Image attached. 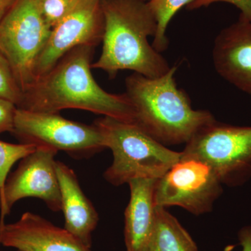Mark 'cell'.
<instances>
[{
  "label": "cell",
  "mask_w": 251,
  "mask_h": 251,
  "mask_svg": "<svg viewBox=\"0 0 251 251\" xmlns=\"http://www.w3.org/2000/svg\"></svg>",
  "instance_id": "d4e9b609"
},
{
  "label": "cell",
  "mask_w": 251,
  "mask_h": 251,
  "mask_svg": "<svg viewBox=\"0 0 251 251\" xmlns=\"http://www.w3.org/2000/svg\"><path fill=\"white\" fill-rule=\"evenodd\" d=\"M18 0H0V21L12 9Z\"/></svg>",
  "instance_id": "603a6c76"
},
{
  "label": "cell",
  "mask_w": 251,
  "mask_h": 251,
  "mask_svg": "<svg viewBox=\"0 0 251 251\" xmlns=\"http://www.w3.org/2000/svg\"><path fill=\"white\" fill-rule=\"evenodd\" d=\"M150 251H198L186 229L166 208L156 206V221Z\"/></svg>",
  "instance_id": "9a60e30c"
},
{
  "label": "cell",
  "mask_w": 251,
  "mask_h": 251,
  "mask_svg": "<svg viewBox=\"0 0 251 251\" xmlns=\"http://www.w3.org/2000/svg\"><path fill=\"white\" fill-rule=\"evenodd\" d=\"M143 1H150V0H143Z\"/></svg>",
  "instance_id": "cb8c5ba5"
},
{
  "label": "cell",
  "mask_w": 251,
  "mask_h": 251,
  "mask_svg": "<svg viewBox=\"0 0 251 251\" xmlns=\"http://www.w3.org/2000/svg\"><path fill=\"white\" fill-rule=\"evenodd\" d=\"M193 0H150L148 1L150 9L157 22V31L152 46L158 52H162L168 49V40L166 35L167 29L175 14L187 6Z\"/></svg>",
  "instance_id": "2e32d148"
},
{
  "label": "cell",
  "mask_w": 251,
  "mask_h": 251,
  "mask_svg": "<svg viewBox=\"0 0 251 251\" xmlns=\"http://www.w3.org/2000/svg\"><path fill=\"white\" fill-rule=\"evenodd\" d=\"M176 67L154 78L138 74L126 79L135 125L163 145L186 144L203 127L215 121L207 110H194L175 81Z\"/></svg>",
  "instance_id": "3957f363"
},
{
  "label": "cell",
  "mask_w": 251,
  "mask_h": 251,
  "mask_svg": "<svg viewBox=\"0 0 251 251\" xmlns=\"http://www.w3.org/2000/svg\"><path fill=\"white\" fill-rule=\"evenodd\" d=\"M39 0H18L0 21V52L24 92L34 80L38 59L50 35Z\"/></svg>",
  "instance_id": "8992f818"
},
{
  "label": "cell",
  "mask_w": 251,
  "mask_h": 251,
  "mask_svg": "<svg viewBox=\"0 0 251 251\" xmlns=\"http://www.w3.org/2000/svg\"><path fill=\"white\" fill-rule=\"evenodd\" d=\"M11 133L21 143L49 147L76 158L91 156L106 149L95 125L67 120L56 112L17 108Z\"/></svg>",
  "instance_id": "52a82bcc"
},
{
  "label": "cell",
  "mask_w": 251,
  "mask_h": 251,
  "mask_svg": "<svg viewBox=\"0 0 251 251\" xmlns=\"http://www.w3.org/2000/svg\"><path fill=\"white\" fill-rule=\"evenodd\" d=\"M46 22L52 29L73 9L77 0H39Z\"/></svg>",
  "instance_id": "d6986e66"
},
{
  "label": "cell",
  "mask_w": 251,
  "mask_h": 251,
  "mask_svg": "<svg viewBox=\"0 0 251 251\" xmlns=\"http://www.w3.org/2000/svg\"><path fill=\"white\" fill-rule=\"evenodd\" d=\"M238 238L242 251H251V226L242 227L239 230Z\"/></svg>",
  "instance_id": "7402d4cb"
},
{
  "label": "cell",
  "mask_w": 251,
  "mask_h": 251,
  "mask_svg": "<svg viewBox=\"0 0 251 251\" xmlns=\"http://www.w3.org/2000/svg\"><path fill=\"white\" fill-rule=\"evenodd\" d=\"M94 49V46H82L67 52L33 81L23 92L18 108L56 113L64 109H79L134 123V110L126 94L109 93L92 75Z\"/></svg>",
  "instance_id": "6da1fadb"
},
{
  "label": "cell",
  "mask_w": 251,
  "mask_h": 251,
  "mask_svg": "<svg viewBox=\"0 0 251 251\" xmlns=\"http://www.w3.org/2000/svg\"><path fill=\"white\" fill-rule=\"evenodd\" d=\"M61 193V211L64 229L91 249L92 234L99 222V214L80 187L75 172L62 162L56 161Z\"/></svg>",
  "instance_id": "4fadbf2b"
},
{
  "label": "cell",
  "mask_w": 251,
  "mask_h": 251,
  "mask_svg": "<svg viewBox=\"0 0 251 251\" xmlns=\"http://www.w3.org/2000/svg\"><path fill=\"white\" fill-rule=\"evenodd\" d=\"M36 149V146L31 144H12L0 140V198L11 168Z\"/></svg>",
  "instance_id": "e0dca14e"
},
{
  "label": "cell",
  "mask_w": 251,
  "mask_h": 251,
  "mask_svg": "<svg viewBox=\"0 0 251 251\" xmlns=\"http://www.w3.org/2000/svg\"><path fill=\"white\" fill-rule=\"evenodd\" d=\"M58 151L38 146L20 161L17 169L8 176L0 198V224L5 222L15 203L36 198L53 212L61 211V193L54 157Z\"/></svg>",
  "instance_id": "9c48e42d"
},
{
  "label": "cell",
  "mask_w": 251,
  "mask_h": 251,
  "mask_svg": "<svg viewBox=\"0 0 251 251\" xmlns=\"http://www.w3.org/2000/svg\"><path fill=\"white\" fill-rule=\"evenodd\" d=\"M153 179L131 180L129 202L126 209L125 239L126 251H150L156 221Z\"/></svg>",
  "instance_id": "5bb4252c"
},
{
  "label": "cell",
  "mask_w": 251,
  "mask_h": 251,
  "mask_svg": "<svg viewBox=\"0 0 251 251\" xmlns=\"http://www.w3.org/2000/svg\"><path fill=\"white\" fill-rule=\"evenodd\" d=\"M220 76L251 95V21L239 15L235 23L220 31L212 50Z\"/></svg>",
  "instance_id": "7c38bea8"
},
{
  "label": "cell",
  "mask_w": 251,
  "mask_h": 251,
  "mask_svg": "<svg viewBox=\"0 0 251 251\" xmlns=\"http://www.w3.org/2000/svg\"><path fill=\"white\" fill-rule=\"evenodd\" d=\"M23 97V92L18 85L14 71L9 61L0 52V98L12 102L18 108Z\"/></svg>",
  "instance_id": "ac0fdd59"
},
{
  "label": "cell",
  "mask_w": 251,
  "mask_h": 251,
  "mask_svg": "<svg viewBox=\"0 0 251 251\" xmlns=\"http://www.w3.org/2000/svg\"><path fill=\"white\" fill-rule=\"evenodd\" d=\"M101 5L103 47L92 69L106 72L110 78L122 70L154 78L171 69L168 61L149 42V37L156 34L157 22L148 1L101 0Z\"/></svg>",
  "instance_id": "7a4b0ae2"
},
{
  "label": "cell",
  "mask_w": 251,
  "mask_h": 251,
  "mask_svg": "<svg viewBox=\"0 0 251 251\" xmlns=\"http://www.w3.org/2000/svg\"><path fill=\"white\" fill-rule=\"evenodd\" d=\"M222 184L204 162L181 158L157 180L155 205L180 206L194 215H201L211 211L222 193Z\"/></svg>",
  "instance_id": "ba28073f"
},
{
  "label": "cell",
  "mask_w": 251,
  "mask_h": 251,
  "mask_svg": "<svg viewBox=\"0 0 251 251\" xmlns=\"http://www.w3.org/2000/svg\"><path fill=\"white\" fill-rule=\"evenodd\" d=\"M0 244L19 251H91L67 229L31 212L0 224Z\"/></svg>",
  "instance_id": "8fae6325"
},
{
  "label": "cell",
  "mask_w": 251,
  "mask_h": 251,
  "mask_svg": "<svg viewBox=\"0 0 251 251\" xmlns=\"http://www.w3.org/2000/svg\"><path fill=\"white\" fill-rule=\"evenodd\" d=\"M101 0H77L52 30L36 63L34 80L49 71L63 56L82 46L96 47L103 40Z\"/></svg>",
  "instance_id": "30bf717a"
},
{
  "label": "cell",
  "mask_w": 251,
  "mask_h": 251,
  "mask_svg": "<svg viewBox=\"0 0 251 251\" xmlns=\"http://www.w3.org/2000/svg\"><path fill=\"white\" fill-rule=\"evenodd\" d=\"M181 158L210 167L222 184L239 186L251 178V126L211 122L186 144Z\"/></svg>",
  "instance_id": "5b68a950"
},
{
  "label": "cell",
  "mask_w": 251,
  "mask_h": 251,
  "mask_svg": "<svg viewBox=\"0 0 251 251\" xmlns=\"http://www.w3.org/2000/svg\"><path fill=\"white\" fill-rule=\"evenodd\" d=\"M217 2L228 3L233 5L240 11L241 16L251 21V0H193L186 8L190 11H193L201 8L208 7Z\"/></svg>",
  "instance_id": "ffe728a7"
},
{
  "label": "cell",
  "mask_w": 251,
  "mask_h": 251,
  "mask_svg": "<svg viewBox=\"0 0 251 251\" xmlns=\"http://www.w3.org/2000/svg\"><path fill=\"white\" fill-rule=\"evenodd\" d=\"M93 125L113 155L111 166L104 173L113 186L136 179H160L181 159L182 153L167 148L135 123L103 117Z\"/></svg>",
  "instance_id": "277c9868"
},
{
  "label": "cell",
  "mask_w": 251,
  "mask_h": 251,
  "mask_svg": "<svg viewBox=\"0 0 251 251\" xmlns=\"http://www.w3.org/2000/svg\"><path fill=\"white\" fill-rule=\"evenodd\" d=\"M17 108L12 102L0 98V134L13 131Z\"/></svg>",
  "instance_id": "44dd1931"
}]
</instances>
